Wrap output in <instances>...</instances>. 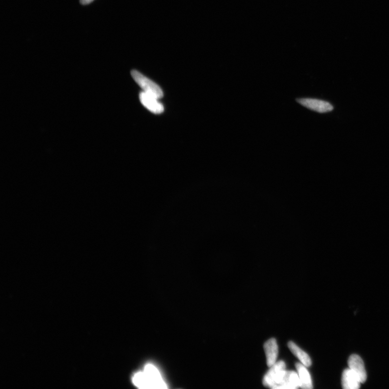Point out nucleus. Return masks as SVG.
<instances>
[{
    "label": "nucleus",
    "mask_w": 389,
    "mask_h": 389,
    "mask_svg": "<svg viewBox=\"0 0 389 389\" xmlns=\"http://www.w3.org/2000/svg\"><path fill=\"white\" fill-rule=\"evenodd\" d=\"M134 385L140 389H166L167 384L153 364L146 365L143 372L136 373L132 378Z\"/></svg>",
    "instance_id": "nucleus-1"
},
{
    "label": "nucleus",
    "mask_w": 389,
    "mask_h": 389,
    "mask_svg": "<svg viewBox=\"0 0 389 389\" xmlns=\"http://www.w3.org/2000/svg\"><path fill=\"white\" fill-rule=\"evenodd\" d=\"M131 75L135 81L143 90V92L161 98L163 97L162 90L157 84L136 70H132Z\"/></svg>",
    "instance_id": "nucleus-2"
},
{
    "label": "nucleus",
    "mask_w": 389,
    "mask_h": 389,
    "mask_svg": "<svg viewBox=\"0 0 389 389\" xmlns=\"http://www.w3.org/2000/svg\"><path fill=\"white\" fill-rule=\"evenodd\" d=\"M263 378V384L265 387L274 389L278 384L286 371V365L282 360L275 363Z\"/></svg>",
    "instance_id": "nucleus-3"
},
{
    "label": "nucleus",
    "mask_w": 389,
    "mask_h": 389,
    "mask_svg": "<svg viewBox=\"0 0 389 389\" xmlns=\"http://www.w3.org/2000/svg\"><path fill=\"white\" fill-rule=\"evenodd\" d=\"M296 101L302 106L318 113H328L334 110L333 106L330 103L320 99L304 98L297 99Z\"/></svg>",
    "instance_id": "nucleus-4"
},
{
    "label": "nucleus",
    "mask_w": 389,
    "mask_h": 389,
    "mask_svg": "<svg viewBox=\"0 0 389 389\" xmlns=\"http://www.w3.org/2000/svg\"><path fill=\"white\" fill-rule=\"evenodd\" d=\"M140 99L142 105L151 113L160 114L163 112V104L159 102V98L152 95L142 92L140 94Z\"/></svg>",
    "instance_id": "nucleus-5"
},
{
    "label": "nucleus",
    "mask_w": 389,
    "mask_h": 389,
    "mask_svg": "<svg viewBox=\"0 0 389 389\" xmlns=\"http://www.w3.org/2000/svg\"><path fill=\"white\" fill-rule=\"evenodd\" d=\"M349 369L362 383L367 380V374L363 360L357 355L350 356L348 359Z\"/></svg>",
    "instance_id": "nucleus-6"
},
{
    "label": "nucleus",
    "mask_w": 389,
    "mask_h": 389,
    "mask_svg": "<svg viewBox=\"0 0 389 389\" xmlns=\"http://www.w3.org/2000/svg\"><path fill=\"white\" fill-rule=\"evenodd\" d=\"M301 387V383L297 373L293 371H286L281 380L274 389H294Z\"/></svg>",
    "instance_id": "nucleus-7"
},
{
    "label": "nucleus",
    "mask_w": 389,
    "mask_h": 389,
    "mask_svg": "<svg viewBox=\"0 0 389 389\" xmlns=\"http://www.w3.org/2000/svg\"><path fill=\"white\" fill-rule=\"evenodd\" d=\"M264 348L268 366L271 367L276 362L278 357V348L276 340L271 339L267 340L264 344Z\"/></svg>",
    "instance_id": "nucleus-8"
},
{
    "label": "nucleus",
    "mask_w": 389,
    "mask_h": 389,
    "mask_svg": "<svg viewBox=\"0 0 389 389\" xmlns=\"http://www.w3.org/2000/svg\"><path fill=\"white\" fill-rule=\"evenodd\" d=\"M360 382L358 378L350 371L345 369L341 377V385L344 389H357L360 388Z\"/></svg>",
    "instance_id": "nucleus-9"
},
{
    "label": "nucleus",
    "mask_w": 389,
    "mask_h": 389,
    "mask_svg": "<svg viewBox=\"0 0 389 389\" xmlns=\"http://www.w3.org/2000/svg\"><path fill=\"white\" fill-rule=\"evenodd\" d=\"M306 367L302 363L296 364V368L301 383L300 388L311 389L312 388V380L310 374Z\"/></svg>",
    "instance_id": "nucleus-10"
},
{
    "label": "nucleus",
    "mask_w": 389,
    "mask_h": 389,
    "mask_svg": "<svg viewBox=\"0 0 389 389\" xmlns=\"http://www.w3.org/2000/svg\"><path fill=\"white\" fill-rule=\"evenodd\" d=\"M288 346L292 353L300 359L301 363L305 365L307 367L310 366L311 365L310 357L304 351L299 348L298 346L295 343L292 342V341H289Z\"/></svg>",
    "instance_id": "nucleus-11"
},
{
    "label": "nucleus",
    "mask_w": 389,
    "mask_h": 389,
    "mask_svg": "<svg viewBox=\"0 0 389 389\" xmlns=\"http://www.w3.org/2000/svg\"><path fill=\"white\" fill-rule=\"evenodd\" d=\"M94 0H80V3L83 4V5H86V4L91 3Z\"/></svg>",
    "instance_id": "nucleus-12"
}]
</instances>
